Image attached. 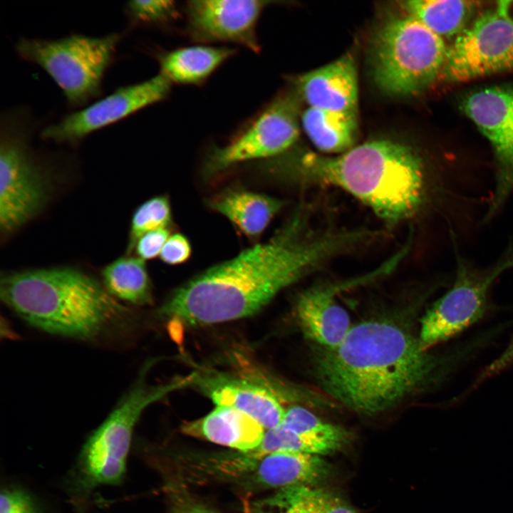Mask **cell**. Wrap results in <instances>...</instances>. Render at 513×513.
Returning a JSON list of instances; mask_svg holds the SVG:
<instances>
[{
	"label": "cell",
	"mask_w": 513,
	"mask_h": 513,
	"mask_svg": "<svg viewBox=\"0 0 513 513\" xmlns=\"http://www.w3.org/2000/svg\"><path fill=\"white\" fill-rule=\"evenodd\" d=\"M513 70V21L497 8L481 14L447 48L443 73L465 81Z\"/></svg>",
	"instance_id": "11"
},
{
	"label": "cell",
	"mask_w": 513,
	"mask_h": 513,
	"mask_svg": "<svg viewBox=\"0 0 513 513\" xmlns=\"http://www.w3.org/2000/svg\"><path fill=\"white\" fill-rule=\"evenodd\" d=\"M296 213L268 242L196 276L173 291L159 314L187 326L250 316L282 289L331 256L364 241L361 229L311 234Z\"/></svg>",
	"instance_id": "1"
},
{
	"label": "cell",
	"mask_w": 513,
	"mask_h": 513,
	"mask_svg": "<svg viewBox=\"0 0 513 513\" xmlns=\"http://www.w3.org/2000/svg\"><path fill=\"white\" fill-rule=\"evenodd\" d=\"M1 301L29 325L85 341L125 336L133 314L98 281L78 269L51 268L6 274Z\"/></svg>",
	"instance_id": "3"
},
{
	"label": "cell",
	"mask_w": 513,
	"mask_h": 513,
	"mask_svg": "<svg viewBox=\"0 0 513 513\" xmlns=\"http://www.w3.org/2000/svg\"><path fill=\"white\" fill-rule=\"evenodd\" d=\"M37 126L26 108H9L0 119V228L10 234L45 205L47 186L29 150Z\"/></svg>",
	"instance_id": "7"
},
{
	"label": "cell",
	"mask_w": 513,
	"mask_h": 513,
	"mask_svg": "<svg viewBox=\"0 0 513 513\" xmlns=\"http://www.w3.org/2000/svg\"><path fill=\"white\" fill-rule=\"evenodd\" d=\"M267 0H192L184 12L187 34L198 43H230L259 52L256 26Z\"/></svg>",
	"instance_id": "14"
},
{
	"label": "cell",
	"mask_w": 513,
	"mask_h": 513,
	"mask_svg": "<svg viewBox=\"0 0 513 513\" xmlns=\"http://www.w3.org/2000/svg\"><path fill=\"white\" fill-rule=\"evenodd\" d=\"M513 364V339L506 349L492 361L481 373L477 382H481L498 374Z\"/></svg>",
	"instance_id": "32"
},
{
	"label": "cell",
	"mask_w": 513,
	"mask_h": 513,
	"mask_svg": "<svg viewBox=\"0 0 513 513\" xmlns=\"http://www.w3.org/2000/svg\"><path fill=\"white\" fill-rule=\"evenodd\" d=\"M281 424L319 445L326 455L341 450L353 439L345 428L326 422L299 405L286 409Z\"/></svg>",
	"instance_id": "26"
},
{
	"label": "cell",
	"mask_w": 513,
	"mask_h": 513,
	"mask_svg": "<svg viewBox=\"0 0 513 513\" xmlns=\"http://www.w3.org/2000/svg\"><path fill=\"white\" fill-rule=\"evenodd\" d=\"M0 513H41L32 497L20 489H4L1 493Z\"/></svg>",
	"instance_id": "29"
},
{
	"label": "cell",
	"mask_w": 513,
	"mask_h": 513,
	"mask_svg": "<svg viewBox=\"0 0 513 513\" xmlns=\"http://www.w3.org/2000/svg\"><path fill=\"white\" fill-rule=\"evenodd\" d=\"M314 374L328 395L351 410L373 415L438 383L447 359L424 350L419 338L394 321L351 326L333 348L315 345Z\"/></svg>",
	"instance_id": "2"
},
{
	"label": "cell",
	"mask_w": 513,
	"mask_h": 513,
	"mask_svg": "<svg viewBox=\"0 0 513 513\" xmlns=\"http://www.w3.org/2000/svg\"><path fill=\"white\" fill-rule=\"evenodd\" d=\"M123 11L129 31L139 27L163 28L179 16L176 2L170 0L129 1Z\"/></svg>",
	"instance_id": "27"
},
{
	"label": "cell",
	"mask_w": 513,
	"mask_h": 513,
	"mask_svg": "<svg viewBox=\"0 0 513 513\" xmlns=\"http://www.w3.org/2000/svg\"><path fill=\"white\" fill-rule=\"evenodd\" d=\"M103 286L118 301L136 306L152 301L151 283L145 261L140 257H120L101 271Z\"/></svg>",
	"instance_id": "24"
},
{
	"label": "cell",
	"mask_w": 513,
	"mask_h": 513,
	"mask_svg": "<svg viewBox=\"0 0 513 513\" xmlns=\"http://www.w3.org/2000/svg\"><path fill=\"white\" fill-rule=\"evenodd\" d=\"M357 114L309 107L303 113L301 122L305 133L319 150L343 153L355 147Z\"/></svg>",
	"instance_id": "22"
},
{
	"label": "cell",
	"mask_w": 513,
	"mask_h": 513,
	"mask_svg": "<svg viewBox=\"0 0 513 513\" xmlns=\"http://www.w3.org/2000/svg\"><path fill=\"white\" fill-rule=\"evenodd\" d=\"M455 258V274L450 289L426 311L420 321L419 341L429 351L466 330L489 309V295L495 281L513 269V246L510 245L495 262L476 266L461 255L452 238Z\"/></svg>",
	"instance_id": "9"
},
{
	"label": "cell",
	"mask_w": 513,
	"mask_h": 513,
	"mask_svg": "<svg viewBox=\"0 0 513 513\" xmlns=\"http://www.w3.org/2000/svg\"><path fill=\"white\" fill-rule=\"evenodd\" d=\"M236 51L227 46L196 45L157 51L155 56L160 73L172 84L199 86Z\"/></svg>",
	"instance_id": "20"
},
{
	"label": "cell",
	"mask_w": 513,
	"mask_h": 513,
	"mask_svg": "<svg viewBox=\"0 0 513 513\" xmlns=\"http://www.w3.org/2000/svg\"><path fill=\"white\" fill-rule=\"evenodd\" d=\"M294 90L309 107L333 111L358 112V78L353 57L341 56L299 76Z\"/></svg>",
	"instance_id": "17"
},
{
	"label": "cell",
	"mask_w": 513,
	"mask_h": 513,
	"mask_svg": "<svg viewBox=\"0 0 513 513\" xmlns=\"http://www.w3.org/2000/svg\"><path fill=\"white\" fill-rule=\"evenodd\" d=\"M255 513H356L336 492L321 486L296 485L279 489L254 504Z\"/></svg>",
	"instance_id": "21"
},
{
	"label": "cell",
	"mask_w": 513,
	"mask_h": 513,
	"mask_svg": "<svg viewBox=\"0 0 513 513\" xmlns=\"http://www.w3.org/2000/svg\"><path fill=\"white\" fill-rule=\"evenodd\" d=\"M217 405L242 411L260 423L265 430L280 425L286 409L270 389L256 383L222 375H199L193 383Z\"/></svg>",
	"instance_id": "18"
},
{
	"label": "cell",
	"mask_w": 513,
	"mask_h": 513,
	"mask_svg": "<svg viewBox=\"0 0 513 513\" xmlns=\"http://www.w3.org/2000/svg\"><path fill=\"white\" fill-rule=\"evenodd\" d=\"M175 513H214V512H212L209 509L204 508V507L192 506V507H185L184 509L177 511Z\"/></svg>",
	"instance_id": "34"
},
{
	"label": "cell",
	"mask_w": 513,
	"mask_h": 513,
	"mask_svg": "<svg viewBox=\"0 0 513 513\" xmlns=\"http://www.w3.org/2000/svg\"><path fill=\"white\" fill-rule=\"evenodd\" d=\"M378 276L375 271L345 284L314 286L297 298L295 314L304 335L315 345L336 347L351 328L347 311L335 299L338 291Z\"/></svg>",
	"instance_id": "16"
},
{
	"label": "cell",
	"mask_w": 513,
	"mask_h": 513,
	"mask_svg": "<svg viewBox=\"0 0 513 513\" xmlns=\"http://www.w3.org/2000/svg\"><path fill=\"white\" fill-rule=\"evenodd\" d=\"M191 254V246L187 239L181 234L169 237L160 256L166 264L175 265L185 262Z\"/></svg>",
	"instance_id": "31"
},
{
	"label": "cell",
	"mask_w": 513,
	"mask_h": 513,
	"mask_svg": "<svg viewBox=\"0 0 513 513\" xmlns=\"http://www.w3.org/2000/svg\"><path fill=\"white\" fill-rule=\"evenodd\" d=\"M144 378L142 372L132 388L83 447L78 468L86 487L120 484L126 472L133 430L144 410L168 393L191 384L192 380L189 375L169 383L150 385Z\"/></svg>",
	"instance_id": "8"
},
{
	"label": "cell",
	"mask_w": 513,
	"mask_h": 513,
	"mask_svg": "<svg viewBox=\"0 0 513 513\" xmlns=\"http://www.w3.org/2000/svg\"><path fill=\"white\" fill-rule=\"evenodd\" d=\"M182 431L246 452L260 445L266 430L247 414L231 407L217 405L204 417L184 425Z\"/></svg>",
	"instance_id": "19"
},
{
	"label": "cell",
	"mask_w": 513,
	"mask_h": 513,
	"mask_svg": "<svg viewBox=\"0 0 513 513\" xmlns=\"http://www.w3.org/2000/svg\"><path fill=\"white\" fill-rule=\"evenodd\" d=\"M172 85L159 73L140 83L119 87L108 95L46 126L41 136L56 142L76 144L98 130L165 100Z\"/></svg>",
	"instance_id": "13"
},
{
	"label": "cell",
	"mask_w": 513,
	"mask_h": 513,
	"mask_svg": "<svg viewBox=\"0 0 513 513\" xmlns=\"http://www.w3.org/2000/svg\"><path fill=\"white\" fill-rule=\"evenodd\" d=\"M169 237L170 232L167 229L146 233L138 240L134 249L138 257L145 261L155 258L160 254Z\"/></svg>",
	"instance_id": "30"
},
{
	"label": "cell",
	"mask_w": 513,
	"mask_h": 513,
	"mask_svg": "<svg viewBox=\"0 0 513 513\" xmlns=\"http://www.w3.org/2000/svg\"><path fill=\"white\" fill-rule=\"evenodd\" d=\"M497 8L507 17L513 21V0L498 1Z\"/></svg>",
	"instance_id": "33"
},
{
	"label": "cell",
	"mask_w": 513,
	"mask_h": 513,
	"mask_svg": "<svg viewBox=\"0 0 513 513\" xmlns=\"http://www.w3.org/2000/svg\"><path fill=\"white\" fill-rule=\"evenodd\" d=\"M283 205L279 199L248 191L227 192L212 204L215 210L250 237L259 235Z\"/></svg>",
	"instance_id": "23"
},
{
	"label": "cell",
	"mask_w": 513,
	"mask_h": 513,
	"mask_svg": "<svg viewBox=\"0 0 513 513\" xmlns=\"http://www.w3.org/2000/svg\"><path fill=\"white\" fill-rule=\"evenodd\" d=\"M447 48L442 38L410 15L391 17L371 41L373 80L388 93L416 94L442 71Z\"/></svg>",
	"instance_id": "5"
},
{
	"label": "cell",
	"mask_w": 513,
	"mask_h": 513,
	"mask_svg": "<svg viewBox=\"0 0 513 513\" xmlns=\"http://www.w3.org/2000/svg\"><path fill=\"white\" fill-rule=\"evenodd\" d=\"M401 6L442 38L463 31L475 8L473 1L457 0H410Z\"/></svg>",
	"instance_id": "25"
},
{
	"label": "cell",
	"mask_w": 513,
	"mask_h": 513,
	"mask_svg": "<svg viewBox=\"0 0 513 513\" xmlns=\"http://www.w3.org/2000/svg\"><path fill=\"white\" fill-rule=\"evenodd\" d=\"M171 219L170 204L165 196L155 197L138 207L131 220L128 254L134 250L138 240L145 234L167 229Z\"/></svg>",
	"instance_id": "28"
},
{
	"label": "cell",
	"mask_w": 513,
	"mask_h": 513,
	"mask_svg": "<svg viewBox=\"0 0 513 513\" xmlns=\"http://www.w3.org/2000/svg\"><path fill=\"white\" fill-rule=\"evenodd\" d=\"M301 102L294 89L279 93L227 144L213 149L205 163L206 172L216 173L239 162L286 151L299 136Z\"/></svg>",
	"instance_id": "10"
},
{
	"label": "cell",
	"mask_w": 513,
	"mask_h": 513,
	"mask_svg": "<svg viewBox=\"0 0 513 513\" xmlns=\"http://www.w3.org/2000/svg\"><path fill=\"white\" fill-rule=\"evenodd\" d=\"M299 165L306 179L344 190L388 222L413 216L427 200L423 160L398 142L371 140L335 157L308 153Z\"/></svg>",
	"instance_id": "4"
},
{
	"label": "cell",
	"mask_w": 513,
	"mask_h": 513,
	"mask_svg": "<svg viewBox=\"0 0 513 513\" xmlns=\"http://www.w3.org/2000/svg\"><path fill=\"white\" fill-rule=\"evenodd\" d=\"M123 35L21 38L15 48L21 58L43 69L61 89L68 105L77 108L102 94L105 74Z\"/></svg>",
	"instance_id": "6"
},
{
	"label": "cell",
	"mask_w": 513,
	"mask_h": 513,
	"mask_svg": "<svg viewBox=\"0 0 513 513\" xmlns=\"http://www.w3.org/2000/svg\"><path fill=\"white\" fill-rule=\"evenodd\" d=\"M224 473L265 487L319 486L331 475L323 457L301 452H277L256 455L249 452L228 455Z\"/></svg>",
	"instance_id": "15"
},
{
	"label": "cell",
	"mask_w": 513,
	"mask_h": 513,
	"mask_svg": "<svg viewBox=\"0 0 513 513\" xmlns=\"http://www.w3.org/2000/svg\"><path fill=\"white\" fill-rule=\"evenodd\" d=\"M462 110L489 140L495 161L494 187L484 221L493 219L513 194V88L489 87L473 92Z\"/></svg>",
	"instance_id": "12"
}]
</instances>
